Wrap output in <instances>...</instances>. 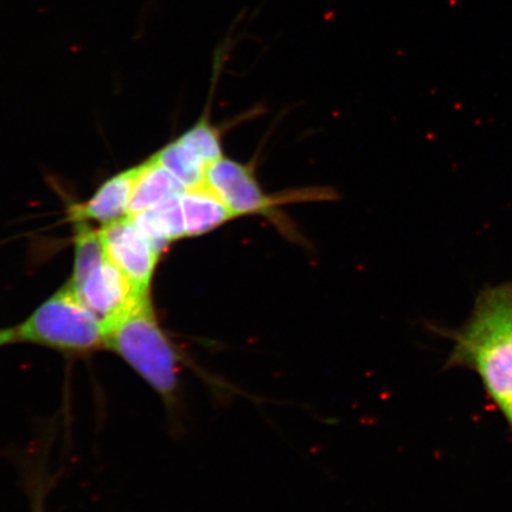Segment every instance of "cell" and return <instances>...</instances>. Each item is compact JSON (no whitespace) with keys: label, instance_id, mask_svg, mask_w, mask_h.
I'll use <instances>...</instances> for the list:
<instances>
[{"label":"cell","instance_id":"1","mask_svg":"<svg viewBox=\"0 0 512 512\" xmlns=\"http://www.w3.org/2000/svg\"><path fill=\"white\" fill-rule=\"evenodd\" d=\"M432 330L454 343L445 368L475 371L512 430V281L483 288L462 328Z\"/></svg>","mask_w":512,"mask_h":512},{"label":"cell","instance_id":"2","mask_svg":"<svg viewBox=\"0 0 512 512\" xmlns=\"http://www.w3.org/2000/svg\"><path fill=\"white\" fill-rule=\"evenodd\" d=\"M105 349L124 360L169 406L179 392L182 354L158 323L150 296L104 324Z\"/></svg>","mask_w":512,"mask_h":512},{"label":"cell","instance_id":"3","mask_svg":"<svg viewBox=\"0 0 512 512\" xmlns=\"http://www.w3.org/2000/svg\"><path fill=\"white\" fill-rule=\"evenodd\" d=\"M206 187L219 198L236 219L262 216L271 220L288 238H296L294 228L280 208L288 204L335 200V192L323 188L286 190L267 194L256 177L255 164L222 157L207 169Z\"/></svg>","mask_w":512,"mask_h":512},{"label":"cell","instance_id":"4","mask_svg":"<svg viewBox=\"0 0 512 512\" xmlns=\"http://www.w3.org/2000/svg\"><path fill=\"white\" fill-rule=\"evenodd\" d=\"M16 334L18 342L67 355H87L105 349L104 324L68 285L16 326Z\"/></svg>","mask_w":512,"mask_h":512},{"label":"cell","instance_id":"5","mask_svg":"<svg viewBox=\"0 0 512 512\" xmlns=\"http://www.w3.org/2000/svg\"><path fill=\"white\" fill-rule=\"evenodd\" d=\"M100 236L107 259L139 292L150 293L160 252L131 217L106 224L100 230Z\"/></svg>","mask_w":512,"mask_h":512},{"label":"cell","instance_id":"6","mask_svg":"<svg viewBox=\"0 0 512 512\" xmlns=\"http://www.w3.org/2000/svg\"><path fill=\"white\" fill-rule=\"evenodd\" d=\"M67 285L102 324L120 316L138 300L150 296V293L139 292L108 259L95 267L81 283Z\"/></svg>","mask_w":512,"mask_h":512},{"label":"cell","instance_id":"7","mask_svg":"<svg viewBox=\"0 0 512 512\" xmlns=\"http://www.w3.org/2000/svg\"><path fill=\"white\" fill-rule=\"evenodd\" d=\"M140 170L142 165L111 178L91 200L72 209L73 219L76 222L95 220L106 226L127 217Z\"/></svg>","mask_w":512,"mask_h":512},{"label":"cell","instance_id":"8","mask_svg":"<svg viewBox=\"0 0 512 512\" xmlns=\"http://www.w3.org/2000/svg\"><path fill=\"white\" fill-rule=\"evenodd\" d=\"M188 189L157 162L155 157L142 164V170L134 187L128 217L157 206L170 197L184 194Z\"/></svg>","mask_w":512,"mask_h":512},{"label":"cell","instance_id":"9","mask_svg":"<svg viewBox=\"0 0 512 512\" xmlns=\"http://www.w3.org/2000/svg\"><path fill=\"white\" fill-rule=\"evenodd\" d=\"M181 201L185 233L191 238L207 234L236 219L206 185L188 189L182 195Z\"/></svg>","mask_w":512,"mask_h":512},{"label":"cell","instance_id":"10","mask_svg":"<svg viewBox=\"0 0 512 512\" xmlns=\"http://www.w3.org/2000/svg\"><path fill=\"white\" fill-rule=\"evenodd\" d=\"M182 195L170 197L157 206L131 217L159 252H162L170 242L187 238Z\"/></svg>","mask_w":512,"mask_h":512},{"label":"cell","instance_id":"11","mask_svg":"<svg viewBox=\"0 0 512 512\" xmlns=\"http://www.w3.org/2000/svg\"><path fill=\"white\" fill-rule=\"evenodd\" d=\"M153 157L187 189L202 187L206 183L208 166L179 139Z\"/></svg>","mask_w":512,"mask_h":512},{"label":"cell","instance_id":"12","mask_svg":"<svg viewBox=\"0 0 512 512\" xmlns=\"http://www.w3.org/2000/svg\"><path fill=\"white\" fill-rule=\"evenodd\" d=\"M75 266L69 285L81 283L83 279L107 259L104 243H102L100 230L87 226L83 221H78L75 236Z\"/></svg>","mask_w":512,"mask_h":512},{"label":"cell","instance_id":"13","mask_svg":"<svg viewBox=\"0 0 512 512\" xmlns=\"http://www.w3.org/2000/svg\"><path fill=\"white\" fill-rule=\"evenodd\" d=\"M179 140L196 152L208 168L224 156L220 130L210 123L208 115H204Z\"/></svg>","mask_w":512,"mask_h":512},{"label":"cell","instance_id":"14","mask_svg":"<svg viewBox=\"0 0 512 512\" xmlns=\"http://www.w3.org/2000/svg\"><path fill=\"white\" fill-rule=\"evenodd\" d=\"M18 342L16 328L0 329V348Z\"/></svg>","mask_w":512,"mask_h":512},{"label":"cell","instance_id":"15","mask_svg":"<svg viewBox=\"0 0 512 512\" xmlns=\"http://www.w3.org/2000/svg\"><path fill=\"white\" fill-rule=\"evenodd\" d=\"M34 512H44L41 492H36L34 501Z\"/></svg>","mask_w":512,"mask_h":512}]
</instances>
